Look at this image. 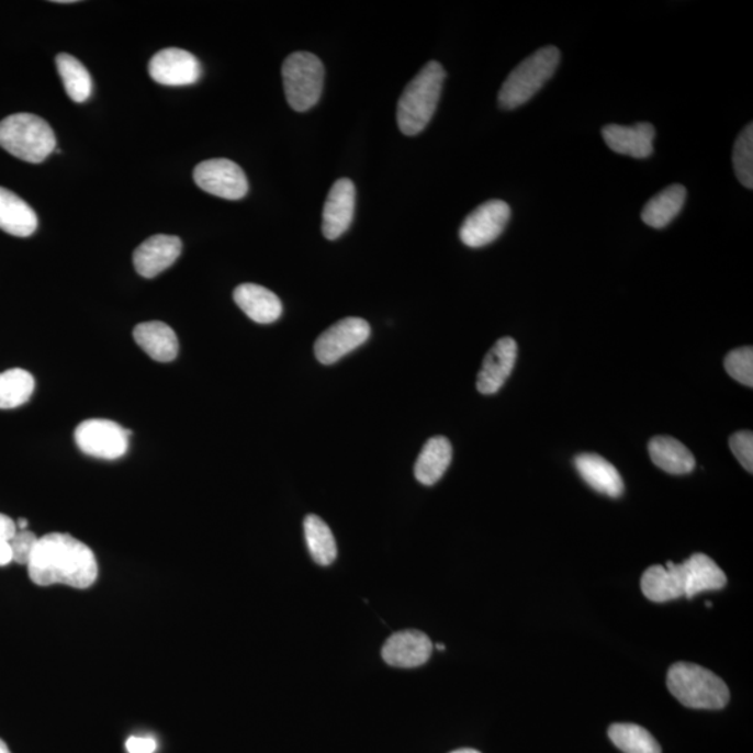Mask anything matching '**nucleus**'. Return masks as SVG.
Segmentation results:
<instances>
[{
  "mask_svg": "<svg viewBox=\"0 0 753 753\" xmlns=\"http://www.w3.org/2000/svg\"><path fill=\"white\" fill-rule=\"evenodd\" d=\"M27 569L30 580L38 586L89 589L98 580L95 554L89 546L67 533L40 538Z\"/></svg>",
  "mask_w": 753,
  "mask_h": 753,
  "instance_id": "1",
  "label": "nucleus"
},
{
  "mask_svg": "<svg viewBox=\"0 0 753 753\" xmlns=\"http://www.w3.org/2000/svg\"><path fill=\"white\" fill-rule=\"evenodd\" d=\"M446 77L443 67L431 60L406 86L396 110V122L406 136H416L429 125L440 101Z\"/></svg>",
  "mask_w": 753,
  "mask_h": 753,
  "instance_id": "2",
  "label": "nucleus"
},
{
  "mask_svg": "<svg viewBox=\"0 0 753 753\" xmlns=\"http://www.w3.org/2000/svg\"><path fill=\"white\" fill-rule=\"evenodd\" d=\"M667 687L674 698L690 709L719 710L730 700V690L723 679L710 670L693 663L672 665Z\"/></svg>",
  "mask_w": 753,
  "mask_h": 753,
  "instance_id": "3",
  "label": "nucleus"
},
{
  "mask_svg": "<svg viewBox=\"0 0 753 753\" xmlns=\"http://www.w3.org/2000/svg\"><path fill=\"white\" fill-rule=\"evenodd\" d=\"M0 147L30 164L44 162L55 151L53 127L33 113H15L0 122Z\"/></svg>",
  "mask_w": 753,
  "mask_h": 753,
  "instance_id": "4",
  "label": "nucleus"
},
{
  "mask_svg": "<svg viewBox=\"0 0 753 753\" xmlns=\"http://www.w3.org/2000/svg\"><path fill=\"white\" fill-rule=\"evenodd\" d=\"M561 54L555 46H544L510 71L498 92V104L504 110H515L532 100L554 76Z\"/></svg>",
  "mask_w": 753,
  "mask_h": 753,
  "instance_id": "5",
  "label": "nucleus"
},
{
  "mask_svg": "<svg viewBox=\"0 0 753 753\" xmlns=\"http://www.w3.org/2000/svg\"><path fill=\"white\" fill-rule=\"evenodd\" d=\"M324 65L316 55L295 53L282 66L283 90L288 104L296 112H306L319 101L324 86Z\"/></svg>",
  "mask_w": 753,
  "mask_h": 753,
  "instance_id": "6",
  "label": "nucleus"
},
{
  "mask_svg": "<svg viewBox=\"0 0 753 753\" xmlns=\"http://www.w3.org/2000/svg\"><path fill=\"white\" fill-rule=\"evenodd\" d=\"M131 431L106 419H89L80 423L75 431L77 447L87 456L115 461L128 450Z\"/></svg>",
  "mask_w": 753,
  "mask_h": 753,
  "instance_id": "7",
  "label": "nucleus"
},
{
  "mask_svg": "<svg viewBox=\"0 0 753 753\" xmlns=\"http://www.w3.org/2000/svg\"><path fill=\"white\" fill-rule=\"evenodd\" d=\"M193 178L201 190L215 198L240 200L249 192L244 169L231 159L215 158L200 162L194 168Z\"/></svg>",
  "mask_w": 753,
  "mask_h": 753,
  "instance_id": "8",
  "label": "nucleus"
},
{
  "mask_svg": "<svg viewBox=\"0 0 753 753\" xmlns=\"http://www.w3.org/2000/svg\"><path fill=\"white\" fill-rule=\"evenodd\" d=\"M370 334V325L363 318L339 319L337 324L319 335L314 345V353L322 364L337 363L338 360L368 342Z\"/></svg>",
  "mask_w": 753,
  "mask_h": 753,
  "instance_id": "9",
  "label": "nucleus"
},
{
  "mask_svg": "<svg viewBox=\"0 0 753 753\" xmlns=\"http://www.w3.org/2000/svg\"><path fill=\"white\" fill-rule=\"evenodd\" d=\"M510 218V209L503 200H490L473 210L463 221L459 237L468 247L487 246L502 236Z\"/></svg>",
  "mask_w": 753,
  "mask_h": 753,
  "instance_id": "10",
  "label": "nucleus"
},
{
  "mask_svg": "<svg viewBox=\"0 0 753 753\" xmlns=\"http://www.w3.org/2000/svg\"><path fill=\"white\" fill-rule=\"evenodd\" d=\"M148 71L158 85L170 87L192 86L203 75L199 59L179 48L159 50L149 60Z\"/></svg>",
  "mask_w": 753,
  "mask_h": 753,
  "instance_id": "11",
  "label": "nucleus"
},
{
  "mask_svg": "<svg viewBox=\"0 0 753 753\" xmlns=\"http://www.w3.org/2000/svg\"><path fill=\"white\" fill-rule=\"evenodd\" d=\"M356 189L352 180L344 178L333 184L323 211V234L328 240L338 239L352 224Z\"/></svg>",
  "mask_w": 753,
  "mask_h": 753,
  "instance_id": "12",
  "label": "nucleus"
},
{
  "mask_svg": "<svg viewBox=\"0 0 753 753\" xmlns=\"http://www.w3.org/2000/svg\"><path fill=\"white\" fill-rule=\"evenodd\" d=\"M435 644L420 631H402L392 636L384 643L381 654L384 662L392 667L415 668L429 662Z\"/></svg>",
  "mask_w": 753,
  "mask_h": 753,
  "instance_id": "13",
  "label": "nucleus"
},
{
  "mask_svg": "<svg viewBox=\"0 0 753 753\" xmlns=\"http://www.w3.org/2000/svg\"><path fill=\"white\" fill-rule=\"evenodd\" d=\"M182 240L178 236L156 235L148 237L133 255L134 268L144 278H156L168 270L182 255Z\"/></svg>",
  "mask_w": 753,
  "mask_h": 753,
  "instance_id": "14",
  "label": "nucleus"
},
{
  "mask_svg": "<svg viewBox=\"0 0 753 753\" xmlns=\"http://www.w3.org/2000/svg\"><path fill=\"white\" fill-rule=\"evenodd\" d=\"M518 347L513 338H503L488 350L479 371L477 391L483 395H493L502 390L505 381L513 373L517 362Z\"/></svg>",
  "mask_w": 753,
  "mask_h": 753,
  "instance_id": "15",
  "label": "nucleus"
},
{
  "mask_svg": "<svg viewBox=\"0 0 753 753\" xmlns=\"http://www.w3.org/2000/svg\"><path fill=\"white\" fill-rule=\"evenodd\" d=\"M602 134L608 148L621 156L644 159L653 154L656 131L648 122L633 126L608 125L603 127Z\"/></svg>",
  "mask_w": 753,
  "mask_h": 753,
  "instance_id": "16",
  "label": "nucleus"
},
{
  "mask_svg": "<svg viewBox=\"0 0 753 753\" xmlns=\"http://www.w3.org/2000/svg\"><path fill=\"white\" fill-rule=\"evenodd\" d=\"M234 299L240 311L255 323L271 324L282 316L280 297L257 283H241L235 289Z\"/></svg>",
  "mask_w": 753,
  "mask_h": 753,
  "instance_id": "17",
  "label": "nucleus"
},
{
  "mask_svg": "<svg viewBox=\"0 0 753 753\" xmlns=\"http://www.w3.org/2000/svg\"><path fill=\"white\" fill-rule=\"evenodd\" d=\"M679 565L687 598H693L701 592L720 591L727 585L723 570L709 555L694 554Z\"/></svg>",
  "mask_w": 753,
  "mask_h": 753,
  "instance_id": "18",
  "label": "nucleus"
},
{
  "mask_svg": "<svg viewBox=\"0 0 753 753\" xmlns=\"http://www.w3.org/2000/svg\"><path fill=\"white\" fill-rule=\"evenodd\" d=\"M134 340L149 358L159 363H169L177 359L179 340L173 329L161 322L138 324L133 331Z\"/></svg>",
  "mask_w": 753,
  "mask_h": 753,
  "instance_id": "19",
  "label": "nucleus"
},
{
  "mask_svg": "<svg viewBox=\"0 0 753 753\" xmlns=\"http://www.w3.org/2000/svg\"><path fill=\"white\" fill-rule=\"evenodd\" d=\"M643 595L650 602L665 603L685 597L683 571L679 564L667 562L665 566H650L642 576Z\"/></svg>",
  "mask_w": 753,
  "mask_h": 753,
  "instance_id": "20",
  "label": "nucleus"
},
{
  "mask_svg": "<svg viewBox=\"0 0 753 753\" xmlns=\"http://www.w3.org/2000/svg\"><path fill=\"white\" fill-rule=\"evenodd\" d=\"M575 467L581 477L596 492L617 498L623 493V482L617 471L605 458L596 453H581L575 458Z\"/></svg>",
  "mask_w": 753,
  "mask_h": 753,
  "instance_id": "21",
  "label": "nucleus"
},
{
  "mask_svg": "<svg viewBox=\"0 0 753 753\" xmlns=\"http://www.w3.org/2000/svg\"><path fill=\"white\" fill-rule=\"evenodd\" d=\"M38 228V216L23 199L0 188V229L9 235L29 237Z\"/></svg>",
  "mask_w": 753,
  "mask_h": 753,
  "instance_id": "22",
  "label": "nucleus"
},
{
  "mask_svg": "<svg viewBox=\"0 0 753 753\" xmlns=\"http://www.w3.org/2000/svg\"><path fill=\"white\" fill-rule=\"evenodd\" d=\"M452 461V446L448 438L437 436L430 438L423 447L415 465L417 482L425 486H432L443 476Z\"/></svg>",
  "mask_w": 753,
  "mask_h": 753,
  "instance_id": "23",
  "label": "nucleus"
},
{
  "mask_svg": "<svg viewBox=\"0 0 753 753\" xmlns=\"http://www.w3.org/2000/svg\"><path fill=\"white\" fill-rule=\"evenodd\" d=\"M687 200L683 184H672L648 201L642 211V221L654 229H663L677 218Z\"/></svg>",
  "mask_w": 753,
  "mask_h": 753,
  "instance_id": "24",
  "label": "nucleus"
},
{
  "mask_svg": "<svg viewBox=\"0 0 753 753\" xmlns=\"http://www.w3.org/2000/svg\"><path fill=\"white\" fill-rule=\"evenodd\" d=\"M649 453L654 465L670 474H687L694 471L696 462L693 452L673 437H654L649 442Z\"/></svg>",
  "mask_w": 753,
  "mask_h": 753,
  "instance_id": "25",
  "label": "nucleus"
},
{
  "mask_svg": "<svg viewBox=\"0 0 753 753\" xmlns=\"http://www.w3.org/2000/svg\"><path fill=\"white\" fill-rule=\"evenodd\" d=\"M304 538L313 560L318 565H331L338 555L337 541L329 526L317 515H308L304 519Z\"/></svg>",
  "mask_w": 753,
  "mask_h": 753,
  "instance_id": "26",
  "label": "nucleus"
},
{
  "mask_svg": "<svg viewBox=\"0 0 753 753\" xmlns=\"http://www.w3.org/2000/svg\"><path fill=\"white\" fill-rule=\"evenodd\" d=\"M56 67L70 100L77 104L89 100L92 94V79L87 67L69 54L56 56Z\"/></svg>",
  "mask_w": 753,
  "mask_h": 753,
  "instance_id": "27",
  "label": "nucleus"
},
{
  "mask_svg": "<svg viewBox=\"0 0 753 753\" xmlns=\"http://www.w3.org/2000/svg\"><path fill=\"white\" fill-rule=\"evenodd\" d=\"M35 389L34 376L23 369L0 373V409H14L27 404Z\"/></svg>",
  "mask_w": 753,
  "mask_h": 753,
  "instance_id": "28",
  "label": "nucleus"
},
{
  "mask_svg": "<svg viewBox=\"0 0 753 753\" xmlns=\"http://www.w3.org/2000/svg\"><path fill=\"white\" fill-rule=\"evenodd\" d=\"M608 737L623 753H662V746L654 737L638 724H612L608 729Z\"/></svg>",
  "mask_w": 753,
  "mask_h": 753,
  "instance_id": "29",
  "label": "nucleus"
},
{
  "mask_svg": "<svg viewBox=\"0 0 753 753\" xmlns=\"http://www.w3.org/2000/svg\"><path fill=\"white\" fill-rule=\"evenodd\" d=\"M732 165L737 178L748 189L753 188V125L750 123L740 134L732 151Z\"/></svg>",
  "mask_w": 753,
  "mask_h": 753,
  "instance_id": "30",
  "label": "nucleus"
},
{
  "mask_svg": "<svg viewBox=\"0 0 753 753\" xmlns=\"http://www.w3.org/2000/svg\"><path fill=\"white\" fill-rule=\"evenodd\" d=\"M724 368L732 379L746 386L753 385V349L751 347L732 350L724 360Z\"/></svg>",
  "mask_w": 753,
  "mask_h": 753,
  "instance_id": "31",
  "label": "nucleus"
},
{
  "mask_svg": "<svg viewBox=\"0 0 753 753\" xmlns=\"http://www.w3.org/2000/svg\"><path fill=\"white\" fill-rule=\"evenodd\" d=\"M12 547L13 561L20 565H29L31 555L34 553L35 546L38 543V538L30 530H18L13 539L9 541Z\"/></svg>",
  "mask_w": 753,
  "mask_h": 753,
  "instance_id": "32",
  "label": "nucleus"
},
{
  "mask_svg": "<svg viewBox=\"0 0 753 753\" xmlns=\"http://www.w3.org/2000/svg\"><path fill=\"white\" fill-rule=\"evenodd\" d=\"M730 448L734 457L748 472H753V435L751 431H740L730 438Z\"/></svg>",
  "mask_w": 753,
  "mask_h": 753,
  "instance_id": "33",
  "label": "nucleus"
},
{
  "mask_svg": "<svg viewBox=\"0 0 753 753\" xmlns=\"http://www.w3.org/2000/svg\"><path fill=\"white\" fill-rule=\"evenodd\" d=\"M128 753H154L157 751V741L151 737H131L126 741Z\"/></svg>",
  "mask_w": 753,
  "mask_h": 753,
  "instance_id": "34",
  "label": "nucleus"
},
{
  "mask_svg": "<svg viewBox=\"0 0 753 753\" xmlns=\"http://www.w3.org/2000/svg\"><path fill=\"white\" fill-rule=\"evenodd\" d=\"M18 533V526L8 515L0 514V540L10 541Z\"/></svg>",
  "mask_w": 753,
  "mask_h": 753,
  "instance_id": "35",
  "label": "nucleus"
},
{
  "mask_svg": "<svg viewBox=\"0 0 753 753\" xmlns=\"http://www.w3.org/2000/svg\"><path fill=\"white\" fill-rule=\"evenodd\" d=\"M13 562L12 547L9 541L0 540V566L9 565Z\"/></svg>",
  "mask_w": 753,
  "mask_h": 753,
  "instance_id": "36",
  "label": "nucleus"
},
{
  "mask_svg": "<svg viewBox=\"0 0 753 753\" xmlns=\"http://www.w3.org/2000/svg\"><path fill=\"white\" fill-rule=\"evenodd\" d=\"M15 526H18V530H27L29 529V520L27 519H19L18 522H15Z\"/></svg>",
  "mask_w": 753,
  "mask_h": 753,
  "instance_id": "37",
  "label": "nucleus"
},
{
  "mask_svg": "<svg viewBox=\"0 0 753 753\" xmlns=\"http://www.w3.org/2000/svg\"><path fill=\"white\" fill-rule=\"evenodd\" d=\"M451 753H481L476 750H471V748H463V750L453 751Z\"/></svg>",
  "mask_w": 753,
  "mask_h": 753,
  "instance_id": "38",
  "label": "nucleus"
},
{
  "mask_svg": "<svg viewBox=\"0 0 753 753\" xmlns=\"http://www.w3.org/2000/svg\"><path fill=\"white\" fill-rule=\"evenodd\" d=\"M0 753H12L2 740H0Z\"/></svg>",
  "mask_w": 753,
  "mask_h": 753,
  "instance_id": "39",
  "label": "nucleus"
},
{
  "mask_svg": "<svg viewBox=\"0 0 753 753\" xmlns=\"http://www.w3.org/2000/svg\"><path fill=\"white\" fill-rule=\"evenodd\" d=\"M435 648H436L437 650H440V652H442V650H446V647H443L442 643H437Z\"/></svg>",
  "mask_w": 753,
  "mask_h": 753,
  "instance_id": "40",
  "label": "nucleus"
}]
</instances>
